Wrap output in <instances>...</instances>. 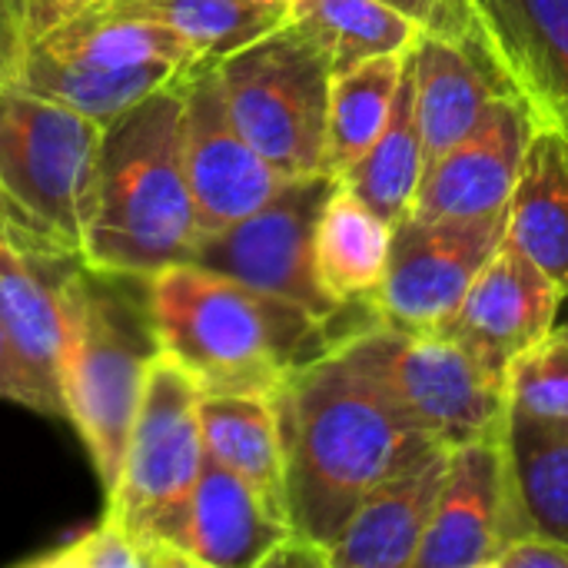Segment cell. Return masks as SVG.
Segmentation results:
<instances>
[{"mask_svg": "<svg viewBox=\"0 0 568 568\" xmlns=\"http://www.w3.org/2000/svg\"><path fill=\"white\" fill-rule=\"evenodd\" d=\"M293 536L329 556L359 503L426 446L396 406L353 329L293 369L273 393Z\"/></svg>", "mask_w": 568, "mask_h": 568, "instance_id": "1", "label": "cell"}, {"mask_svg": "<svg viewBox=\"0 0 568 568\" xmlns=\"http://www.w3.org/2000/svg\"><path fill=\"white\" fill-rule=\"evenodd\" d=\"M180 123L183 73L103 126L83 206L80 263L90 270L150 280L193 256L200 230Z\"/></svg>", "mask_w": 568, "mask_h": 568, "instance_id": "2", "label": "cell"}, {"mask_svg": "<svg viewBox=\"0 0 568 568\" xmlns=\"http://www.w3.org/2000/svg\"><path fill=\"white\" fill-rule=\"evenodd\" d=\"M150 313L160 349L206 396H273L293 369L339 339L336 323L306 306L190 260L150 276Z\"/></svg>", "mask_w": 568, "mask_h": 568, "instance_id": "3", "label": "cell"}, {"mask_svg": "<svg viewBox=\"0 0 568 568\" xmlns=\"http://www.w3.org/2000/svg\"><path fill=\"white\" fill-rule=\"evenodd\" d=\"M67 359L63 403L80 433L103 496L116 486L143 379L160 353L150 280L100 273L73 260L63 270Z\"/></svg>", "mask_w": 568, "mask_h": 568, "instance_id": "4", "label": "cell"}, {"mask_svg": "<svg viewBox=\"0 0 568 568\" xmlns=\"http://www.w3.org/2000/svg\"><path fill=\"white\" fill-rule=\"evenodd\" d=\"M103 123L17 83L0 87V233L27 253L80 260Z\"/></svg>", "mask_w": 568, "mask_h": 568, "instance_id": "5", "label": "cell"}, {"mask_svg": "<svg viewBox=\"0 0 568 568\" xmlns=\"http://www.w3.org/2000/svg\"><path fill=\"white\" fill-rule=\"evenodd\" d=\"M200 399L196 379L160 349L143 379L116 486L106 493L103 519L146 546L156 568H193L186 526L206 463Z\"/></svg>", "mask_w": 568, "mask_h": 568, "instance_id": "6", "label": "cell"}, {"mask_svg": "<svg viewBox=\"0 0 568 568\" xmlns=\"http://www.w3.org/2000/svg\"><path fill=\"white\" fill-rule=\"evenodd\" d=\"M230 113L243 136L283 173H326L333 60L296 20L216 60Z\"/></svg>", "mask_w": 568, "mask_h": 568, "instance_id": "7", "label": "cell"}, {"mask_svg": "<svg viewBox=\"0 0 568 568\" xmlns=\"http://www.w3.org/2000/svg\"><path fill=\"white\" fill-rule=\"evenodd\" d=\"M353 336L403 416L433 443L453 449L506 429V376L456 336L399 333L383 323L356 326Z\"/></svg>", "mask_w": 568, "mask_h": 568, "instance_id": "8", "label": "cell"}, {"mask_svg": "<svg viewBox=\"0 0 568 568\" xmlns=\"http://www.w3.org/2000/svg\"><path fill=\"white\" fill-rule=\"evenodd\" d=\"M336 186L333 173L293 176L273 200L240 223L200 236L190 263L226 273L253 290L283 296L339 326L336 310L316 280V223Z\"/></svg>", "mask_w": 568, "mask_h": 568, "instance_id": "9", "label": "cell"}, {"mask_svg": "<svg viewBox=\"0 0 568 568\" xmlns=\"http://www.w3.org/2000/svg\"><path fill=\"white\" fill-rule=\"evenodd\" d=\"M506 216L509 210L479 220H403L386 280L369 300L373 320L399 333L443 329L506 240Z\"/></svg>", "mask_w": 568, "mask_h": 568, "instance_id": "10", "label": "cell"}, {"mask_svg": "<svg viewBox=\"0 0 568 568\" xmlns=\"http://www.w3.org/2000/svg\"><path fill=\"white\" fill-rule=\"evenodd\" d=\"M526 532L532 523L499 429L449 449L443 493L413 568H496L506 546Z\"/></svg>", "mask_w": 568, "mask_h": 568, "instance_id": "11", "label": "cell"}, {"mask_svg": "<svg viewBox=\"0 0 568 568\" xmlns=\"http://www.w3.org/2000/svg\"><path fill=\"white\" fill-rule=\"evenodd\" d=\"M180 133L200 236L240 223L290 180L236 126L216 60H203L183 73Z\"/></svg>", "mask_w": 568, "mask_h": 568, "instance_id": "12", "label": "cell"}, {"mask_svg": "<svg viewBox=\"0 0 568 568\" xmlns=\"http://www.w3.org/2000/svg\"><path fill=\"white\" fill-rule=\"evenodd\" d=\"M536 116L523 97L503 93L446 153L426 163L413 220H479L509 210Z\"/></svg>", "mask_w": 568, "mask_h": 568, "instance_id": "13", "label": "cell"}, {"mask_svg": "<svg viewBox=\"0 0 568 568\" xmlns=\"http://www.w3.org/2000/svg\"><path fill=\"white\" fill-rule=\"evenodd\" d=\"M562 306L566 293L559 283L513 240H503L443 333L506 376L509 363L559 323Z\"/></svg>", "mask_w": 568, "mask_h": 568, "instance_id": "14", "label": "cell"}, {"mask_svg": "<svg viewBox=\"0 0 568 568\" xmlns=\"http://www.w3.org/2000/svg\"><path fill=\"white\" fill-rule=\"evenodd\" d=\"M70 263L27 253L0 233V326L33 393V413L50 419H67L63 270Z\"/></svg>", "mask_w": 568, "mask_h": 568, "instance_id": "15", "label": "cell"}, {"mask_svg": "<svg viewBox=\"0 0 568 568\" xmlns=\"http://www.w3.org/2000/svg\"><path fill=\"white\" fill-rule=\"evenodd\" d=\"M409 67L426 163L456 146L486 116L496 97L516 93L513 80L486 47L483 33L456 37L439 30H419L409 47Z\"/></svg>", "mask_w": 568, "mask_h": 568, "instance_id": "16", "label": "cell"}, {"mask_svg": "<svg viewBox=\"0 0 568 568\" xmlns=\"http://www.w3.org/2000/svg\"><path fill=\"white\" fill-rule=\"evenodd\" d=\"M449 449L426 446L389 473L349 516L329 546L326 568H413L429 532Z\"/></svg>", "mask_w": 568, "mask_h": 568, "instance_id": "17", "label": "cell"}, {"mask_svg": "<svg viewBox=\"0 0 568 568\" xmlns=\"http://www.w3.org/2000/svg\"><path fill=\"white\" fill-rule=\"evenodd\" d=\"M473 10L536 126L568 136V0H473Z\"/></svg>", "mask_w": 568, "mask_h": 568, "instance_id": "18", "label": "cell"}, {"mask_svg": "<svg viewBox=\"0 0 568 568\" xmlns=\"http://www.w3.org/2000/svg\"><path fill=\"white\" fill-rule=\"evenodd\" d=\"M290 536V523L253 486L206 456L190 503V566L263 568Z\"/></svg>", "mask_w": 568, "mask_h": 568, "instance_id": "19", "label": "cell"}, {"mask_svg": "<svg viewBox=\"0 0 568 568\" xmlns=\"http://www.w3.org/2000/svg\"><path fill=\"white\" fill-rule=\"evenodd\" d=\"M30 47L43 57L87 70H130L146 63H173L186 70L206 60L173 27L133 13H116L110 7L73 13L43 30Z\"/></svg>", "mask_w": 568, "mask_h": 568, "instance_id": "20", "label": "cell"}, {"mask_svg": "<svg viewBox=\"0 0 568 568\" xmlns=\"http://www.w3.org/2000/svg\"><path fill=\"white\" fill-rule=\"evenodd\" d=\"M203 446L213 463L253 486L286 523V459L270 393H213L200 399Z\"/></svg>", "mask_w": 568, "mask_h": 568, "instance_id": "21", "label": "cell"}, {"mask_svg": "<svg viewBox=\"0 0 568 568\" xmlns=\"http://www.w3.org/2000/svg\"><path fill=\"white\" fill-rule=\"evenodd\" d=\"M396 226L376 216L339 180L316 223V280L336 310L369 306L379 293Z\"/></svg>", "mask_w": 568, "mask_h": 568, "instance_id": "22", "label": "cell"}, {"mask_svg": "<svg viewBox=\"0 0 568 568\" xmlns=\"http://www.w3.org/2000/svg\"><path fill=\"white\" fill-rule=\"evenodd\" d=\"M506 240L536 260L568 300V136L536 126L523 176L509 200Z\"/></svg>", "mask_w": 568, "mask_h": 568, "instance_id": "23", "label": "cell"}, {"mask_svg": "<svg viewBox=\"0 0 568 568\" xmlns=\"http://www.w3.org/2000/svg\"><path fill=\"white\" fill-rule=\"evenodd\" d=\"M423 173H426V146H423V130H419V116H416L413 67H409V53H406L403 83H399L396 106H393L386 130L336 180L346 190H353L376 216L399 226L403 220H409V213L416 206Z\"/></svg>", "mask_w": 568, "mask_h": 568, "instance_id": "24", "label": "cell"}, {"mask_svg": "<svg viewBox=\"0 0 568 568\" xmlns=\"http://www.w3.org/2000/svg\"><path fill=\"white\" fill-rule=\"evenodd\" d=\"M186 70L173 63H146V67H130V70H87V67H70L53 57H43L30 47L13 83L27 93H37L50 103H60L106 126L113 116L136 106L140 100L173 83Z\"/></svg>", "mask_w": 568, "mask_h": 568, "instance_id": "25", "label": "cell"}, {"mask_svg": "<svg viewBox=\"0 0 568 568\" xmlns=\"http://www.w3.org/2000/svg\"><path fill=\"white\" fill-rule=\"evenodd\" d=\"M406 53H383L333 70L329 126H326V173H346L386 130L406 70Z\"/></svg>", "mask_w": 568, "mask_h": 568, "instance_id": "26", "label": "cell"}, {"mask_svg": "<svg viewBox=\"0 0 568 568\" xmlns=\"http://www.w3.org/2000/svg\"><path fill=\"white\" fill-rule=\"evenodd\" d=\"M106 7L173 27L206 60H223L293 20L290 0H110Z\"/></svg>", "mask_w": 568, "mask_h": 568, "instance_id": "27", "label": "cell"}, {"mask_svg": "<svg viewBox=\"0 0 568 568\" xmlns=\"http://www.w3.org/2000/svg\"><path fill=\"white\" fill-rule=\"evenodd\" d=\"M506 443L532 529L568 542V419L509 409Z\"/></svg>", "mask_w": 568, "mask_h": 568, "instance_id": "28", "label": "cell"}, {"mask_svg": "<svg viewBox=\"0 0 568 568\" xmlns=\"http://www.w3.org/2000/svg\"><path fill=\"white\" fill-rule=\"evenodd\" d=\"M290 10L293 20L323 43L333 70L383 53H403L423 30L413 17L383 0H290Z\"/></svg>", "mask_w": 568, "mask_h": 568, "instance_id": "29", "label": "cell"}, {"mask_svg": "<svg viewBox=\"0 0 568 568\" xmlns=\"http://www.w3.org/2000/svg\"><path fill=\"white\" fill-rule=\"evenodd\" d=\"M506 389L509 409L568 419V323H556L542 339L509 363Z\"/></svg>", "mask_w": 568, "mask_h": 568, "instance_id": "30", "label": "cell"}, {"mask_svg": "<svg viewBox=\"0 0 568 568\" xmlns=\"http://www.w3.org/2000/svg\"><path fill=\"white\" fill-rule=\"evenodd\" d=\"M20 566L33 568H156V559L146 546H140L133 536L116 529L113 523L100 519L93 529L60 542L57 549H47L33 559H23Z\"/></svg>", "mask_w": 568, "mask_h": 568, "instance_id": "31", "label": "cell"}, {"mask_svg": "<svg viewBox=\"0 0 568 568\" xmlns=\"http://www.w3.org/2000/svg\"><path fill=\"white\" fill-rule=\"evenodd\" d=\"M33 37V0H0V87L17 80Z\"/></svg>", "mask_w": 568, "mask_h": 568, "instance_id": "32", "label": "cell"}, {"mask_svg": "<svg viewBox=\"0 0 568 568\" xmlns=\"http://www.w3.org/2000/svg\"><path fill=\"white\" fill-rule=\"evenodd\" d=\"M383 3L403 10L423 30L456 33V37L479 33V20H476V10H473V0H383Z\"/></svg>", "mask_w": 568, "mask_h": 568, "instance_id": "33", "label": "cell"}, {"mask_svg": "<svg viewBox=\"0 0 568 568\" xmlns=\"http://www.w3.org/2000/svg\"><path fill=\"white\" fill-rule=\"evenodd\" d=\"M496 568H568V542L532 529L506 546Z\"/></svg>", "mask_w": 568, "mask_h": 568, "instance_id": "34", "label": "cell"}, {"mask_svg": "<svg viewBox=\"0 0 568 568\" xmlns=\"http://www.w3.org/2000/svg\"><path fill=\"white\" fill-rule=\"evenodd\" d=\"M0 399L17 403V406L33 413V393H30V386H27L20 366H17V356H13V349L7 343L3 326H0Z\"/></svg>", "mask_w": 568, "mask_h": 568, "instance_id": "35", "label": "cell"}, {"mask_svg": "<svg viewBox=\"0 0 568 568\" xmlns=\"http://www.w3.org/2000/svg\"><path fill=\"white\" fill-rule=\"evenodd\" d=\"M110 0H33V30L37 37L43 30H50L53 23L73 17V13H83V10H97V7H106ZM33 37V40H37Z\"/></svg>", "mask_w": 568, "mask_h": 568, "instance_id": "36", "label": "cell"}, {"mask_svg": "<svg viewBox=\"0 0 568 568\" xmlns=\"http://www.w3.org/2000/svg\"><path fill=\"white\" fill-rule=\"evenodd\" d=\"M566 303H568V300H566Z\"/></svg>", "mask_w": 568, "mask_h": 568, "instance_id": "37", "label": "cell"}]
</instances>
